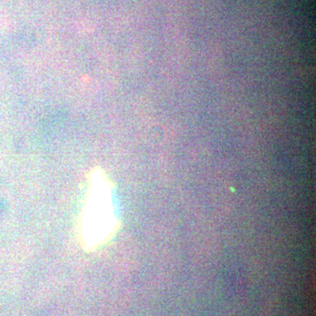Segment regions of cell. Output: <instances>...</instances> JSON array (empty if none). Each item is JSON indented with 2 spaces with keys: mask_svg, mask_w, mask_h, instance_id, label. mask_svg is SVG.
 <instances>
[{
  "mask_svg": "<svg viewBox=\"0 0 316 316\" xmlns=\"http://www.w3.org/2000/svg\"><path fill=\"white\" fill-rule=\"evenodd\" d=\"M110 182L100 170L92 173L82 213L77 222V238L87 252L105 245L117 231Z\"/></svg>",
  "mask_w": 316,
  "mask_h": 316,
  "instance_id": "obj_1",
  "label": "cell"
}]
</instances>
